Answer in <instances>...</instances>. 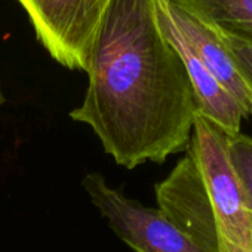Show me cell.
I'll list each match as a JSON object with an SVG mask.
<instances>
[{"label": "cell", "mask_w": 252, "mask_h": 252, "mask_svg": "<svg viewBox=\"0 0 252 252\" xmlns=\"http://www.w3.org/2000/svg\"><path fill=\"white\" fill-rule=\"evenodd\" d=\"M86 73L83 102L70 117L89 126L117 165L134 169L186 152L197 102L153 0H113Z\"/></svg>", "instance_id": "cell-1"}, {"label": "cell", "mask_w": 252, "mask_h": 252, "mask_svg": "<svg viewBox=\"0 0 252 252\" xmlns=\"http://www.w3.org/2000/svg\"><path fill=\"white\" fill-rule=\"evenodd\" d=\"M228 138L197 113L186 156L155 187L158 208L205 252H252V212L228 162Z\"/></svg>", "instance_id": "cell-2"}, {"label": "cell", "mask_w": 252, "mask_h": 252, "mask_svg": "<svg viewBox=\"0 0 252 252\" xmlns=\"http://www.w3.org/2000/svg\"><path fill=\"white\" fill-rule=\"evenodd\" d=\"M37 40L68 70L88 71L95 37L113 0H17Z\"/></svg>", "instance_id": "cell-3"}, {"label": "cell", "mask_w": 252, "mask_h": 252, "mask_svg": "<svg viewBox=\"0 0 252 252\" xmlns=\"http://www.w3.org/2000/svg\"><path fill=\"white\" fill-rule=\"evenodd\" d=\"M83 187L117 237L135 252H205L159 208L126 197L110 187L101 174H88Z\"/></svg>", "instance_id": "cell-4"}, {"label": "cell", "mask_w": 252, "mask_h": 252, "mask_svg": "<svg viewBox=\"0 0 252 252\" xmlns=\"http://www.w3.org/2000/svg\"><path fill=\"white\" fill-rule=\"evenodd\" d=\"M153 5L162 34L169 40L183 43L228 91L248 117L251 114L248 88L218 34L174 0H153Z\"/></svg>", "instance_id": "cell-5"}, {"label": "cell", "mask_w": 252, "mask_h": 252, "mask_svg": "<svg viewBox=\"0 0 252 252\" xmlns=\"http://www.w3.org/2000/svg\"><path fill=\"white\" fill-rule=\"evenodd\" d=\"M212 30L231 33L252 43V0H174Z\"/></svg>", "instance_id": "cell-6"}, {"label": "cell", "mask_w": 252, "mask_h": 252, "mask_svg": "<svg viewBox=\"0 0 252 252\" xmlns=\"http://www.w3.org/2000/svg\"><path fill=\"white\" fill-rule=\"evenodd\" d=\"M228 162L252 212V137L237 134L228 138Z\"/></svg>", "instance_id": "cell-7"}, {"label": "cell", "mask_w": 252, "mask_h": 252, "mask_svg": "<svg viewBox=\"0 0 252 252\" xmlns=\"http://www.w3.org/2000/svg\"><path fill=\"white\" fill-rule=\"evenodd\" d=\"M214 32L218 34L220 40L224 43L225 49L234 60L237 70L248 88L249 110L252 114V43H249L231 33H227V32H220V30H214Z\"/></svg>", "instance_id": "cell-8"}, {"label": "cell", "mask_w": 252, "mask_h": 252, "mask_svg": "<svg viewBox=\"0 0 252 252\" xmlns=\"http://www.w3.org/2000/svg\"><path fill=\"white\" fill-rule=\"evenodd\" d=\"M5 102V96H3V92H2V86H0V105Z\"/></svg>", "instance_id": "cell-9"}]
</instances>
